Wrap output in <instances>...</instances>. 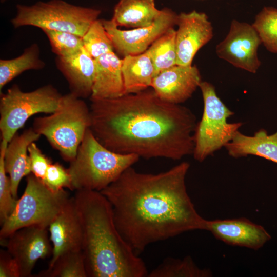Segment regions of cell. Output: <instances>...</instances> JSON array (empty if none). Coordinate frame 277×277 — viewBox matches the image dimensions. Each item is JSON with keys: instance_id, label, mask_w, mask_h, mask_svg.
<instances>
[{"instance_id": "obj_1", "label": "cell", "mask_w": 277, "mask_h": 277, "mask_svg": "<svg viewBox=\"0 0 277 277\" xmlns=\"http://www.w3.org/2000/svg\"><path fill=\"white\" fill-rule=\"evenodd\" d=\"M90 101L89 128L111 151L174 161L193 154L196 116L186 107L162 100L152 88Z\"/></svg>"}, {"instance_id": "obj_2", "label": "cell", "mask_w": 277, "mask_h": 277, "mask_svg": "<svg viewBox=\"0 0 277 277\" xmlns=\"http://www.w3.org/2000/svg\"><path fill=\"white\" fill-rule=\"evenodd\" d=\"M190 168L182 162L156 174L132 166L100 191L111 205L120 233L139 255L150 244L193 230H206L187 191Z\"/></svg>"}, {"instance_id": "obj_3", "label": "cell", "mask_w": 277, "mask_h": 277, "mask_svg": "<svg viewBox=\"0 0 277 277\" xmlns=\"http://www.w3.org/2000/svg\"><path fill=\"white\" fill-rule=\"evenodd\" d=\"M73 198L82 225L88 277L147 276L144 261L118 231L107 198L89 190H76Z\"/></svg>"}, {"instance_id": "obj_4", "label": "cell", "mask_w": 277, "mask_h": 277, "mask_svg": "<svg viewBox=\"0 0 277 277\" xmlns=\"http://www.w3.org/2000/svg\"><path fill=\"white\" fill-rule=\"evenodd\" d=\"M133 154L118 153L106 148L88 128L68 170L72 190L101 191L138 161Z\"/></svg>"}, {"instance_id": "obj_5", "label": "cell", "mask_w": 277, "mask_h": 277, "mask_svg": "<svg viewBox=\"0 0 277 277\" xmlns=\"http://www.w3.org/2000/svg\"><path fill=\"white\" fill-rule=\"evenodd\" d=\"M90 125V107L82 98L70 92L62 95L54 112L36 117L32 127L46 137L64 160L70 163L75 157Z\"/></svg>"}, {"instance_id": "obj_6", "label": "cell", "mask_w": 277, "mask_h": 277, "mask_svg": "<svg viewBox=\"0 0 277 277\" xmlns=\"http://www.w3.org/2000/svg\"><path fill=\"white\" fill-rule=\"evenodd\" d=\"M70 197L64 189L53 191L31 173L27 176L25 191L14 211L1 225V242L22 227L39 225L48 228Z\"/></svg>"}, {"instance_id": "obj_7", "label": "cell", "mask_w": 277, "mask_h": 277, "mask_svg": "<svg viewBox=\"0 0 277 277\" xmlns=\"http://www.w3.org/2000/svg\"><path fill=\"white\" fill-rule=\"evenodd\" d=\"M12 19L14 28L32 26L45 29L72 33L83 37L101 13L99 9L69 4L62 0L37 2L28 6L17 5Z\"/></svg>"}, {"instance_id": "obj_8", "label": "cell", "mask_w": 277, "mask_h": 277, "mask_svg": "<svg viewBox=\"0 0 277 277\" xmlns=\"http://www.w3.org/2000/svg\"><path fill=\"white\" fill-rule=\"evenodd\" d=\"M204 103L201 120L197 123L194 134L195 160L202 162L232 140L242 122L229 123L234 114L217 96L213 85L207 81L200 84Z\"/></svg>"}, {"instance_id": "obj_9", "label": "cell", "mask_w": 277, "mask_h": 277, "mask_svg": "<svg viewBox=\"0 0 277 277\" xmlns=\"http://www.w3.org/2000/svg\"><path fill=\"white\" fill-rule=\"evenodd\" d=\"M62 95L52 85H46L30 92L14 84L1 93L0 131L2 142L8 143L32 115L51 114L59 106Z\"/></svg>"}, {"instance_id": "obj_10", "label": "cell", "mask_w": 277, "mask_h": 277, "mask_svg": "<svg viewBox=\"0 0 277 277\" xmlns=\"http://www.w3.org/2000/svg\"><path fill=\"white\" fill-rule=\"evenodd\" d=\"M178 14L171 9H162L160 16L148 27L129 30L118 29L114 21L102 19L110 36L114 50L124 57L137 55L146 51L150 46L168 30L177 25Z\"/></svg>"}, {"instance_id": "obj_11", "label": "cell", "mask_w": 277, "mask_h": 277, "mask_svg": "<svg viewBox=\"0 0 277 277\" xmlns=\"http://www.w3.org/2000/svg\"><path fill=\"white\" fill-rule=\"evenodd\" d=\"M261 38L252 25L233 19L228 34L216 46L217 56L233 66L255 73L261 66L258 50Z\"/></svg>"}, {"instance_id": "obj_12", "label": "cell", "mask_w": 277, "mask_h": 277, "mask_svg": "<svg viewBox=\"0 0 277 277\" xmlns=\"http://www.w3.org/2000/svg\"><path fill=\"white\" fill-rule=\"evenodd\" d=\"M50 242L48 227L32 225L15 230L1 243L17 262L21 277H30L38 260L52 256Z\"/></svg>"}, {"instance_id": "obj_13", "label": "cell", "mask_w": 277, "mask_h": 277, "mask_svg": "<svg viewBox=\"0 0 277 277\" xmlns=\"http://www.w3.org/2000/svg\"><path fill=\"white\" fill-rule=\"evenodd\" d=\"M176 25V65H192L197 51L212 38L213 27L205 13L195 10L178 14Z\"/></svg>"}, {"instance_id": "obj_14", "label": "cell", "mask_w": 277, "mask_h": 277, "mask_svg": "<svg viewBox=\"0 0 277 277\" xmlns=\"http://www.w3.org/2000/svg\"><path fill=\"white\" fill-rule=\"evenodd\" d=\"M202 81L196 66L176 65L156 75L151 88L162 100L181 104L192 96Z\"/></svg>"}, {"instance_id": "obj_15", "label": "cell", "mask_w": 277, "mask_h": 277, "mask_svg": "<svg viewBox=\"0 0 277 277\" xmlns=\"http://www.w3.org/2000/svg\"><path fill=\"white\" fill-rule=\"evenodd\" d=\"M206 230L226 244L255 250L271 238L262 226L244 217L207 220Z\"/></svg>"}, {"instance_id": "obj_16", "label": "cell", "mask_w": 277, "mask_h": 277, "mask_svg": "<svg viewBox=\"0 0 277 277\" xmlns=\"http://www.w3.org/2000/svg\"><path fill=\"white\" fill-rule=\"evenodd\" d=\"M53 250L49 267L62 254L82 250L83 231L73 196L48 227Z\"/></svg>"}, {"instance_id": "obj_17", "label": "cell", "mask_w": 277, "mask_h": 277, "mask_svg": "<svg viewBox=\"0 0 277 277\" xmlns=\"http://www.w3.org/2000/svg\"><path fill=\"white\" fill-rule=\"evenodd\" d=\"M58 69L67 81L70 92L81 98L90 97L95 75L93 58L83 47L68 57L57 56Z\"/></svg>"}, {"instance_id": "obj_18", "label": "cell", "mask_w": 277, "mask_h": 277, "mask_svg": "<svg viewBox=\"0 0 277 277\" xmlns=\"http://www.w3.org/2000/svg\"><path fill=\"white\" fill-rule=\"evenodd\" d=\"M41 135L33 127L17 132L8 142L4 153V166L8 175L12 194L17 199V192L22 179L31 173V166L28 148L37 141Z\"/></svg>"}, {"instance_id": "obj_19", "label": "cell", "mask_w": 277, "mask_h": 277, "mask_svg": "<svg viewBox=\"0 0 277 277\" xmlns=\"http://www.w3.org/2000/svg\"><path fill=\"white\" fill-rule=\"evenodd\" d=\"M95 75L90 99L113 98L125 94L122 60L113 52L94 58Z\"/></svg>"}, {"instance_id": "obj_20", "label": "cell", "mask_w": 277, "mask_h": 277, "mask_svg": "<svg viewBox=\"0 0 277 277\" xmlns=\"http://www.w3.org/2000/svg\"><path fill=\"white\" fill-rule=\"evenodd\" d=\"M225 148L234 158L255 155L277 164V132L268 134L266 130L261 129L248 136L239 130Z\"/></svg>"}, {"instance_id": "obj_21", "label": "cell", "mask_w": 277, "mask_h": 277, "mask_svg": "<svg viewBox=\"0 0 277 277\" xmlns=\"http://www.w3.org/2000/svg\"><path fill=\"white\" fill-rule=\"evenodd\" d=\"M161 12L156 8L154 0H120L112 19L117 27H146L152 25Z\"/></svg>"}, {"instance_id": "obj_22", "label": "cell", "mask_w": 277, "mask_h": 277, "mask_svg": "<svg viewBox=\"0 0 277 277\" xmlns=\"http://www.w3.org/2000/svg\"><path fill=\"white\" fill-rule=\"evenodd\" d=\"M122 72L125 94L135 93L151 87L155 76L152 61L146 51L122 59Z\"/></svg>"}, {"instance_id": "obj_23", "label": "cell", "mask_w": 277, "mask_h": 277, "mask_svg": "<svg viewBox=\"0 0 277 277\" xmlns=\"http://www.w3.org/2000/svg\"><path fill=\"white\" fill-rule=\"evenodd\" d=\"M45 63L39 57V48L34 43L20 56L9 60H0V91L13 78L28 70L44 68Z\"/></svg>"}, {"instance_id": "obj_24", "label": "cell", "mask_w": 277, "mask_h": 277, "mask_svg": "<svg viewBox=\"0 0 277 277\" xmlns=\"http://www.w3.org/2000/svg\"><path fill=\"white\" fill-rule=\"evenodd\" d=\"M176 30L171 28L157 38L147 49L155 68V76L176 65Z\"/></svg>"}, {"instance_id": "obj_25", "label": "cell", "mask_w": 277, "mask_h": 277, "mask_svg": "<svg viewBox=\"0 0 277 277\" xmlns=\"http://www.w3.org/2000/svg\"><path fill=\"white\" fill-rule=\"evenodd\" d=\"M209 269L201 268L192 259L188 256L182 259L166 258L151 272L149 277H208L211 276Z\"/></svg>"}, {"instance_id": "obj_26", "label": "cell", "mask_w": 277, "mask_h": 277, "mask_svg": "<svg viewBox=\"0 0 277 277\" xmlns=\"http://www.w3.org/2000/svg\"><path fill=\"white\" fill-rule=\"evenodd\" d=\"M36 276L88 277L82 250L63 253L51 267L40 272Z\"/></svg>"}, {"instance_id": "obj_27", "label": "cell", "mask_w": 277, "mask_h": 277, "mask_svg": "<svg viewBox=\"0 0 277 277\" xmlns=\"http://www.w3.org/2000/svg\"><path fill=\"white\" fill-rule=\"evenodd\" d=\"M252 25L266 48L277 53V9L265 7L256 15Z\"/></svg>"}, {"instance_id": "obj_28", "label": "cell", "mask_w": 277, "mask_h": 277, "mask_svg": "<svg viewBox=\"0 0 277 277\" xmlns=\"http://www.w3.org/2000/svg\"><path fill=\"white\" fill-rule=\"evenodd\" d=\"M82 39L84 48L93 58L114 50L111 39L102 19L94 21Z\"/></svg>"}, {"instance_id": "obj_29", "label": "cell", "mask_w": 277, "mask_h": 277, "mask_svg": "<svg viewBox=\"0 0 277 277\" xmlns=\"http://www.w3.org/2000/svg\"><path fill=\"white\" fill-rule=\"evenodd\" d=\"M53 52L59 57H68L79 52L84 47L82 37L76 34L48 29L43 30Z\"/></svg>"}, {"instance_id": "obj_30", "label": "cell", "mask_w": 277, "mask_h": 277, "mask_svg": "<svg viewBox=\"0 0 277 277\" xmlns=\"http://www.w3.org/2000/svg\"><path fill=\"white\" fill-rule=\"evenodd\" d=\"M8 144L0 145V223H3L14 211L18 199L12 194L9 177L4 166V153Z\"/></svg>"}, {"instance_id": "obj_31", "label": "cell", "mask_w": 277, "mask_h": 277, "mask_svg": "<svg viewBox=\"0 0 277 277\" xmlns=\"http://www.w3.org/2000/svg\"><path fill=\"white\" fill-rule=\"evenodd\" d=\"M43 181L53 191H59L65 188L72 190L71 177L68 169H65L58 163L50 164Z\"/></svg>"}, {"instance_id": "obj_32", "label": "cell", "mask_w": 277, "mask_h": 277, "mask_svg": "<svg viewBox=\"0 0 277 277\" xmlns=\"http://www.w3.org/2000/svg\"><path fill=\"white\" fill-rule=\"evenodd\" d=\"M35 142L32 143L28 148L31 162V173L43 181L48 168L52 162L43 154Z\"/></svg>"}, {"instance_id": "obj_33", "label": "cell", "mask_w": 277, "mask_h": 277, "mask_svg": "<svg viewBox=\"0 0 277 277\" xmlns=\"http://www.w3.org/2000/svg\"><path fill=\"white\" fill-rule=\"evenodd\" d=\"M0 277H21L17 262L7 250L0 251Z\"/></svg>"}]
</instances>
